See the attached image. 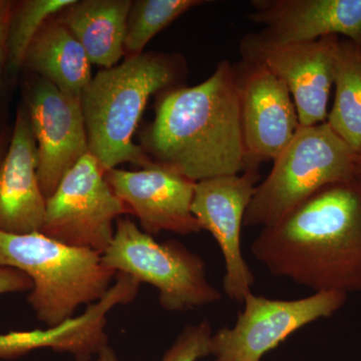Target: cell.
<instances>
[{"instance_id":"obj_13","label":"cell","mask_w":361,"mask_h":361,"mask_svg":"<svg viewBox=\"0 0 361 361\" xmlns=\"http://www.w3.org/2000/svg\"><path fill=\"white\" fill-rule=\"evenodd\" d=\"M106 178L129 213L140 221L142 231L152 236L202 231L192 213L196 182L156 164L139 171L111 169Z\"/></svg>"},{"instance_id":"obj_27","label":"cell","mask_w":361,"mask_h":361,"mask_svg":"<svg viewBox=\"0 0 361 361\" xmlns=\"http://www.w3.org/2000/svg\"><path fill=\"white\" fill-rule=\"evenodd\" d=\"M355 177L361 182V148L355 153Z\"/></svg>"},{"instance_id":"obj_24","label":"cell","mask_w":361,"mask_h":361,"mask_svg":"<svg viewBox=\"0 0 361 361\" xmlns=\"http://www.w3.org/2000/svg\"><path fill=\"white\" fill-rule=\"evenodd\" d=\"M32 289V279L25 273L0 266V295L11 292L30 291Z\"/></svg>"},{"instance_id":"obj_18","label":"cell","mask_w":361,"mask_h":361,"mask_svg":"<svg viewBox=\"0 0 361 361\" xmlns=\"http://www.w3.org/2000/svg\"><path fill=\"white\" fill-rule=\"evenodd\" d=\"M108 342L106 320L101 311L89 307L78 317L54 329L0 334V358L14 360L39 348L73 355L77 361H90Z\"/></svg>"},{"instance_id":"obj_20","label":"cell","mask_w":361,"mask_h":361,"mask_svg":"<svg viewBox=\"0 0 361 361\" xmlns=\"http://www.w3.org/2000/svg\"><path fill=\"white\" fill-rule=\"evenodd\" d=\"M75 0H25L13 2L7 30V71L16 77L23 68L26 52L47 21Z\"/></svg>"},{"instance_id":"obj_9","label":"cell","mask_w":361,"mask_h":361,"mask_svg":"<svg viewBox=\"0 0 361 361\" xmlns=\"http://www.w3.org/2000/svg\"><path fill=\"white\" fill-rule=\"evenodd\" d=\"M341 37L311 42L278 44L260 32H249L239 42L241 59L266 66L283 80L295 104L300 126L326 122L334 65Z\"/></svg>"},{"instance_id":"obj_10","label":"cell","mask_w":361,"mask_h":361,"mask_svg":"<svg viewBox=\"0 0 361 361\" xmlns=\"http://www.w3.org/2000/svg\"><path fill=\"white\" fill-rule=\"evenodd\" d=\"M25 106L37 141L40 188L49 199L90 152L82 103L37 77L28 85Z\"/></svg>"},{"instance_id":"obj_5","label":"cell","mask_w":361,"mask_h":361,"mask_svg":"<svg viewBox=\"0 0 361 361\" xmlns=\"http://www.w3.org/2000/svg\"><path fill=\"white\" fill-rule=\"evenodd\" d=\"M255 188L243 226L270 227L323 187L355 177V153L326 122L300 126Z\"/></svg>"},{"instance_id":"obj_2","label":"cell","mask_w":361,"mask_h":361,"mask_svg":"<svg viewBox=\"0 0 361 361\" xmlns=\"http://www.w3.org/2000/svg\"><path fill=\"white\" fill-rule=\"evenodd\" d=\"M140 147L156 165L196 183L245 172L234 63L224 59L203 82L158 94Z\"/></svg>"},{"instance_id":"obj_25","label":"cell","mask_w":361,"mask_h":361,"mask_svg":"<svg viewBox=\"0 0 361 361\" xmlns=\"http://www.w3.org/2000/svg\"><path fill=\"white\" fill-rule=\"evenodd\" d=\"M97 356V361H121L118 360L115 350H114L109 344L108 345L104 346Z\"/></svg>"},{"instance_id":"obj_17","label":"cell","mask_w":361,"mask_h":361,"mask_svg":"<svg viewBox=\"0 0 361 361\" xmlns=\"http://www.w3.org/2000/svg\"><path fill=\"white\" fill-rule=\"evenodd\" d=\"M92 66L82 45L56 16L33 39L23 68L80 99L92 80Z\"/></svg>"},{"instance_id":"obj_8","label":"cell","mask_w":361,"mask_h":361,"mask_svg":"<svg viewBox=\"0 0 361 361\" xmlns=\"http://www.w3.org/2000/svg\"><path fill=\"white\" fill-rule=\"evenodd\" d=\"M348 294L329 290L294 300L266 298L249 292L233 327L213 334V361H261L263 356L310 323L331 317Z\"/></svg>"},{"instance_id":"obj_23","label":"cell","mask_w":361,"mask_h":361,"mask_svg":"<svg viewBox=\"0 0 361 361\" xmlns=\"http://www.w3.org/2000/svg\"><path fill=\"white\" fill-rule=\"evenodd\" d=\"M13 2L0 0V97L4 87V80L8 75L7 71V30Z\"/></svg>"},{"instance_id":"obj_21","label":"cell","mask_w":361,"mask_h":361,"mask_svg":"<svg viewBox=\"0 0 361 361\" xmlns=\"http://www.w3.org/2000/svg\"><path fill=\"white\" fill-rule=\"evenodd\" d=\"M207 4L203 0H137L132 1L128 16L125 54H142L149 40L173 21L194 7Z\"/></svg>"},{"instance_id":"obj_7","label":"cell","mask_w":361,"mask_h":361,"mask_svg":"<svg viewBox=\"0 0 361 361\" xmlns=\"http://www.w3.org/2000/svg\"><path fill=\"white\" fill-rule=\"evenodd\" d=\"M129 213L109 184L106 171L87 153L47 199L42 234L66 245L103 254L116 222Z\"/></svg>"},{"instance_id":"obj_22","label":"cell","mask_w":361,"mask_h":361,"mask_svg":"<svg viewBox=\"0 0 361 361\" xmlns=\"http://www.w3.org/2000/svg\"><path fill=\"white\" fill-rule=\"evenodd\" d=\"M213 330L208 320L188 325L161 361H198L211 355Z\"/></svg>"},{"instance_id":"obj_14","label":"cell","mask_w":361,"mask_h":361,"mask_svg":"<svg viewBox=\"0 0 361 361\" xmlns=\"http://www.w3.org/2000/svg\"><path fill=\"white\" fill-rule=\"evenodd\" d=\"M248 18L278 44L336 37L361 44V0H252Z\"/></svg>"},{"instance_id":"obj_16","label":"cell","mask_w":361,"mask_h":361,"mask_svg":"<svg viewBox=\"0 0 361 361\" xmlns=\"http://www.w3.org/2000/svg\"><path fill=\"white\" fill-rule=\"evenodd\" d=\"M130 0H75L56 16L84 47L92 65L110 68L125 54Z\"/></svg>"},{"instance_id":"obj_4","label":"cell","mask_w":361,"mask_h":361,"mask_svg":"<svg viewBox=\"0 0 361 361\" xmlns=\"http://www.w3.org/2000/svg\"><path fill=\"white\" fill-rule=\"evenodd\" d=\"M0 266L32 279L28 303L47 329L73 319L80 306L97 302L116 277L103 264L102 254L66 245L42 232H0Z\"/></svg>"},{"instance_id":"obj_3","label":"cell","mask_w":361,"mask_h":361,"mask_svg":"<svg viewBox=\"0 0 361 361\" xmlns=\"http://www.w3.org/2000/svg\"><path fill=\"white\" fill-rule=\"evenodd\" d=\"M186 63L179 54L142 52L99 71L80 97L90 153L106 172L125 163L153 165L134 135L149 97L180 87Z\"/></svg>"},{"instance_id":"obj_12","label":"cell","mask_w":361,"mask_h":361,"mask_svg":"<svg viewBox=\"0 0 361 361\" xmlns=\"http://www.w3.org/2000/svg\"><path fill=\"white\" fill-rule=\"evenodd\" d=\"M234 68L247 170H259L296 134L298 113L286 84L266 66L241 59Z\"/></svg>"},{"instance_id":"obj_15","label":"cell","mask_w":361,"mask_h":361,"mask_svg":"<svg viewBox=\"0 0 361 361\" xmlns=\"http://www.w3.org/2000/svg\"><path fill=\"white\" fill-rule=\"evenodd\" d=\"M37 146L25 104L16 113L13 134L0 164V232H42L47 199L37 176Z\"/></svg>"},{"instance_id":"obj_6","label":"cell","mask_w":361,"mask_h":361,"mask_svg":"<svg viewBox=\"0 0 361 361\" xmlns=\"http://www.w3.org/2000/svg\"><path fill=\"white\" fill-rule=\"evenodd\" d=\"M102 261L116 274L155 287L160 305L171 312L218 302L222 297L209 282L201 256L176 240L159 243L129 218L116 221L114 238Z\"/></svg>"},{"instance_id":"obj_19","label":"cell","mask_w":361,"mask_h":361,"mask_svg":"<svg viewBox=\"0 0 361 361\" xmlns=\"http://www.w3.org/2000/svg\"><path fill=\"white\" fill-rule=\"evenodd\" d=\"M334 87V101L326 123L355 153L361 148V44L339 39Z\"/></svg>"},{"instance_id":"obj_1","label":"cell","mask_w":361,"mask_h":361,"mask_svg":"<svg viewBox=\"0 0 361 361\" xmlns=\"http://www.w3.org/2000/svg\"><path fill=\"white\" fill-rule=\"evenodd\" d=\"M251 249L271 274L314 292L361 291L360 180L323 187L263 228Z\"/></svg>"},{"instance_id":"obj_26","label":"cell","mask_w":361,"mask_h":361,"mask_svg":"<svg viewBox=\"0 0 361 361\" xmlns=\"http://www.w3.org/2000/svg\"><path fill=\"white\" fill-rule=\"evenodd\" d=\"M9 141H11V135H9L8 132H6V130L1 132V134H0V164L6 156Z\"/></svg>"},{"instance_id":"obj_11","label":"cell","mask_w":361,"mask_h":361,"mask_svg":"<svg viewBox=\"0 0 361 361\" xmlns=\"http://www.w3.org/2000/svg\"><path fill=\"white\" fill-rule=\"evenodd\" d=\"M259 170L222 176L196 183L192 213L202 230L217 241L225 263L223 288L231 300L243 302L251 292L255 276L247 264L241 247L242 226L256 184Z\"/></svg>"}]
</instances>
